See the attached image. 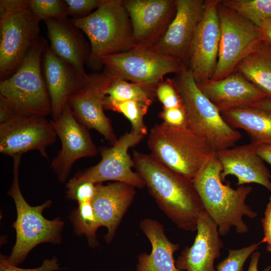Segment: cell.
<instances>
[{"instance_id": "1", "label": "cell", "mask_w": 271, "mask_h": 271, "mask_svg": "<svg viewBox=\"0 0 271 271\" xmlns=\"http://www.w3.org/2000/svg\"><path fill=\"white\" fill-rule=\"evenodd\" d=\"M137 172L159 207L177 226L194 231L205 210L192 180L170 170L151 155L134 151Z\"/></svg>"}, {"instance_id": "2", "label": "cell", "mask_w": 271, "mask_h": 271, "mask_svg": "<svg viewBox=\"0 0 271 271\" xmlns=\"http://www.w3.org/2000/svg\"><path fill=\"white\" fill-rule=\"evenodd\" d=\"M222 166L214 154L192 179L205 211L217 225L220 236L234 227L237 233H247L248 227L243 217L253 219L257 213L245 201L252 189L239 186L237 189L224 184L221 179Z\"/></svg>"}, {"instance_id": "3", "label": "cell", "mask_w": 271, "mask_h": 271, "mask_svg": "<svg viewBox=\"0 0 271 271\" xmlns=\"http://www.w3.org/2000/svg\"><path fill=\"white\" fill-rule=\"evenodd\" d=\"M71 21L89 40L90 54L86 64L94 71L103 67L104 57L133 48L131 23L122 0H104L87 17Z\"/></svg>"}, {"instance_id": "4", "label": "cell", "mask_w": 271, "mask_h": 271, "mask_svg": "<svg viewBox=\"0 0 271 271\" xmlns=\"http://www.w3.org/2000/svg\"><path fill=\"white\" fill-rule=\"evenodd\" d=\"M147 144L158 161L191 180L215 154L207 141L188 126L176 127L164 122L151 129Z\"/></svg>"}, {"instance_id": "5", "label": "cell", "mask_w": 271, "mask_h": 271, "mask_svg": "<svg viewBox=\"0 0 271 271\" xmlns=\"http://www.w3.org/2000/svg\"><path fill=\"white\" fill-rule=\"evenodd\" d=\"M46 42L41 37L17 70L0 81V101L15 115H51V103L42 70Z\"/></svg>"}, {"instance_id": "6", "label": "cell", "mask_w": 271, "mask_h": 271, "mask_svg": "<svg viewBox=\"0 0 271 271\" xmlns=\"http://www.w3.org/2000/svg\"><path fill=\"white\" fill-rule=\"evenodd\" d=\"M172 79L185 110L188 126L217 152L233 147L241 140L240 132L224 120L214 105L197 86L192 72L185 64Z\"/></svg>"}, {"instance_id": "7", "label": "cell", "mask_w": 271, "mask_h": 271, "mask_svg": "<svg viewBox=\"0 0 271 271\" xmlns=\"http://www.w3.org/2000/svg\"><path fill=\"white\" fill-rule=\"evenodd\" d=\"M21 156L16 155L13 157V179L7 193L14 200L17 215L13 225L16 232V241L7 259L16 266L22 263L36 245L45 242L60 243L64 224L58 217L50 220L43 216V212L50 207L51 200H48L39 206H31L24 198L19 183Z\"/></svg>"}, {"instance_id": "8", "label": "cell", "mask_w": 271, "mask_h": 271, "mask_svg": "<svg viewBox=\"0 0 271 271\" xmlns=\"http://www.w3.org/2000/svg\"><path fill=\"white\" fill-rule=\"evenodd\" d=\"M184 63L152 48L133 47L104 57V70L111 75L138 84L155 96L158 84L167 74L180 72Z\"/></svg>"}, {"instance_id": "9", "label": "cell", "mask_w": 271, "mask_h": 271, "mask_svg": "<svg viewBox=\"0 0 271 271\" xmlns=\"http://www.w3.org/2000/svg\"><path fill=\"white\" fill-rule=\"evenodd\" d=\"M218 13L220 27L218 58L211 80L223 79L232 73L240 61L263 41L258 26L243 18L220 1Z\"/></svg>"}, {"instance_id": "10", "label": "cell", "mask_w": 271, "mask_h": 271, "mask_svg": "<svg viewBox=\"0 0 271 271\" xmlns=\"http://www.w3.org/2000/svg\"><path fill=\"white\" fill-rule=\"evenodd\" d=\"M40 22L29 8L0 17V78L20 67L40 36Z\"/></svg>"}, {"instance_id": "11", "label": "cell", "mask_w": 271, "mask_h": 271, "mask_svg": "<svg viewBox=\"0 0 271 271\" xmlns=\"http://www.w3.org/2000/svg\"><path fill=\"white\" fill-rule=\"evenodd\" d=\"M57 136L46 116L14 115L0 123V152L13 157L37 151L47 158V149L55 143Z\"/></svg>"}, {"instance_id": "12", "label": "cell", "mask_w": 271, "mask_h": 271, "mask_svg": "<svg viewBox=\"0 0 271 271\" xmlns=\"http://www.w3.org/2000/svg\"><path fill=\"white\" fill-rule=\"evenodd\" d=\"M145 135L131 130L122 135L110 148L101 147V159L96 165L78 172L72 178L79 181L93 183L114 181L142 188L145 186L141 177L131 170L134 164L128 154V149L139 144Z\"/></svg>"}, {"instance_id": "13", "label": "cell", "mask_w": 271, "mask_h": 271, "mask_svg": "<svg viewBox=\"0 0 271 271\" xmlns=\"http://www.w3.org/2000/svg\"><path fill=\"white\" fill-rule=\"evenodd\" d=\"M61 143V150L53 159L51 168L58 180H67L74 163L84 157H94L98 150L86 128L74 116L68 103L61 115L50 120Z\"/></svg>"}, {"instance_id": "14", "label": "cell", "mask_w": 271, "mask_h": 271, "mask_svg": "<svg viewBox=\"0 0 271 271\" xmlns=\"http://www.w3.org/2000/svg\"><path fill=\"white\" fill-rule=\"evenodd\" d=\"M220 1H206L203 15L192 42L188 67L197 85L211 80L216 67L220 41L218 13Z\"/></svg>"}, {"instance_id": "15", "label": "cell", "mask_w": 271, "mask_h": 271, "mask_svg": "<svg viewBox=\"0 0 271 271\" xmlns=\"http://www.w3.org/2000/svg\"><path fill=\"white\" fill-rule=\"evenodd\" d=\"M131 23L133 47L150 48L167 31L176 13L175 0H122Z\"/></svg>"}, {"instance_id": "16", "label": "cell", "mask_w": 271, "mask_h": 271, "mask_svg": "<svg viewBox=\"0 0 271 271\" xmlns=\"http://www.w3.org/2000/svg\"><path fill=\"white\" fill-rule=\"evenodd\" d=\"M205 2L175 0L176 13L173 19L163 37L150 48L178 59L188 66L192 42L203 15Z\"/></svg>"}, {"instance_id": "17", "label": "cell", "mask_w": 271, "mask_h": 271, "mask_svg": "<svg viewBox=\"0 0 271 271\" xmlns=\"http://www.w3.org/2000/svg\"><path fill=\"white\" fill-rule=\"evenodd\" d=\"M109 78L104 70L89 74L84 85L71 95L67 103L79 122L87 129H95L113 145L117 139L103 107Z\"/></svg>"}, {"instance_id": "18", "label": "cell", "mask_w": 271, "mask_h": 271, "mask_svg": "<svg viewBox=\"0 0 271 271\" xmlns=\"http://www.w3.org/2000/svg\"><path fill=\"white\" fill-rule=\"evenodd\" d=\"M42 70L51 103V115L56 120L71 95L81 88L87 78L82 77L69 63L56 56L46 42L42 57Z\"/></svg>"}, {"instance_id": "19", "label": "cell", "mask_w": 271, "mask_h": 271, "mask_svg": "<svg viewBox=\"0 0 271 271\" xmlns=\"http://www.w3.org/2000/svg\"><path fill=\"white\" fill-rule=\"evenodd\" d=\"M196 230L193 244L184 248L175 265L182 271H216L214 262L220 257L224 243L217 225L205 210L198 219Z\"/></svg>"}, {"instance_id": "20", "label": "cell", "mask_w": 271, "mask_h": 271, "mask_svg": "<svg viewBox=\"0 0 271 271\" xmlns=\"http://www.w3.org/2000/svg\"><path fill=\"white\" fill-rule=\"evenodd\" d=\"M222 166L220 177L223 182L228 175L237 179V185L256 183L271 192L270 172L264 161L257 154L251 143L223 149L215 152Z\"/></svg>"}, {"instance_id": "21", "label": "cell", "mask_w": 271, "mask_h": 271, "mask_svg": "<svg viewBox=\"0 0 271 271\" xmlns=\"http://www.w3.org/2000/svg\"><path fill=\"white\" fill-rule=\"evenodd\" d=\"M95 185L96 192L91 203L100 227L104 226L107 229L104 238L109 243L134 199L135 187L120 182L106 185L102 183Z\"/></svg>"}, {"instance_id": "22", "label": "cell", "mask_w": 271, "mask_h": 271, "mask_svg": "<svg viewBox=\"0 0 271 271\" xmlns=\"http://www.w3.org/2000/svg\"><path fill=\"white\" fill-rule=\"evenodd\" d=\"M47 28L49 45L58 57L71 64L83 78L84 65L90 54V45L85 40L82 32L71 20L50 19L44 21Z\"/></svg>"}, {"instance_id": "23", "label": "cell", "mask_w": 271, "mask_h": 271, "mask_svg": "<svg viewBox=\"0 0 271 271\" xmlns=\"http://www.w3.org/2000/svg\"><path fill=\"white\" fill-rule=\"evenodd\" d=\"M197 86L220 113L250 106L266 98L261 91L235 71L223 79L210 80Z\"/></svg>"}, {"instance_id": "24", "label": "cell", "mask_w": 271, "mask_h": 271, "mask_svg": "<svg viewBox=\"0 0 271 271\" xmlns=\"http://www.w3.org/2000/svg\"><path fill=\"white\" fill-rule=\"evenodd\" d=\"M139 226L152 248L150 254L144 252L138 256L136 271H182L177 268L174 258L180 245L168 238L163 225L156 220L145 218Z\"/></svg>"}, {"instance_id": "25", "label": "cell", "mask_w": 271, "mask_h": 271, "mask_svg": "<svg viewBox=\"0 0 271 271\" xmlns=\"http://www.w3.org/2000/svg\"><path fill=\"white\" fill-rule=\"evenodd\" d=\"M232 128L242 129L254 145H271V112L253 106L230 109L220 113Z\"/></svg>"}, {"instance_id": "26", "label": "cell", "mask_w": 271, "mask_h": 271, "mask_svg": "<svg viewBox=\"0 0 271 271\" xmlns=\"http://www.w3.org/2000/svg\"><path fill=\"white\" fill-rule=\"evenodd\" d=\"M107 73L109 78L104 91V110H108L114 104L129 100L143 102L149 105L151 104L154 96L141 86Z\"/></svg>"}, {"instance_id": "27", "label": "cell", "mask_w": 271, "mask_h": 271, "mask_svg": "<svg viewBox=\"0 0 271 271\" xmlns=\"http://www.w3.org/2000/svg\"><path fill=\"white\" fill-rule=\"evenodd\" d=\"M234 71L241 74L271 99V70L256 48L239 62Z\"/></svg>"}, {"instance_id": "28", "label": "cell", "mask_w": 271, "mask_h": 271, "mask_svg": "<svg viewBox=\"0 0 271 271\" xmlns=\"http://www.w3.org/2000/svg\"><path fill=\"white\" fill-rule=\"evenodd\" d=\"M70 219L75 234L85 235L90 247L98 245L96 232L100 225L91 202L78 203L72 211Z\"/></svg>"}, {"instance_id": "29", "label": "cell", "mask_w": 271, "mask_h": 271, "mask_svg": "<svg viewBox=\"0 0 271 271\" xmlns=\"http://www.w3.org/2000/svg\"><path fill=\"white\" fill-rule=\"evenodd\" d=\"M221 3L257 26L271 18V0H223Z\"/></svg>"}, {"instance_id": "30", "label": "cell", "mask_w": 271, "mask_h": 271, "mask_svg": "<svg viewBox=\"0 0 271 271\" xmlns=\"http://www.w3.org/2000/svg\"><path fill=\"white\" fill-rule=\"evenodd\" d=\"M149 106L143 102L129 100L114 104L108 110L123 114L130 122L131 130L146 136L147 129L144 122V117Z\"/></svg>"}, {"instance_id": "31", "label": "cell", "mask_w": 271, "mask_h": 271, "mask_svg": "<svg viewBox=\"0 0 271 271\" xmlns=\"http://www.w3.org/2000/svg\"><path fill=\"white\" fill-rule=\"evenodd\" d=\"M29 9L39 21L68 18L66 4L61 0H29Z\"/></svg>"}, {"instance_id": "32", "label": "cell", "mask_w": 271, "mask_h": 271, "mask_svg": "<svg viewBox=\"0 0 271 271\" xmlns=\"http://www.w3.org/2000/svg\"><path fill=\"white\" fill-rule=\"evenodd\" d=\"M260 244L259 241L239 249H228L227 256L217 264L216 271H243L246 260Z\"/></svg>"}, {"instance_id": "33", "label": "cell", "mask_w": 271, "mask_h": 271, "mask_svg": "<svg viewBox=\"0 0 271 271\" xmlns=\"http://www.w3.org/2000/svg\"><path fill=\"white\" fill-rule=\"evenodd\" d=\"M66 197L78 203L91 202L96 192V185L91 182H79L71 178L66 184Z\"/></svg>"}, {"instance_id": "34", "label": "cell", "mask_w": 271, "mask_h": 271, "mask_svg": "<svg viewBox=\"0 0 271 271\" xmlns=\"http://www.w3.org/2000/svg\"><path fill=\"white\" fill-rule=\"evenodd\" d=\"M155 94L163 104V108H174L182 106L180 96L174 84L172 79L168 78L160 83Z\"/></svg>"}, {"instance_id": "35", "label": "cell", "mask_w": 271, "mask_h": 271, "mask_svg": "<svg viewBox=\"0 0 271 271\" xmlns=\"http://www.w3.org/2000/svg\"><path fill=\"white\" fill-rule=\"evenodd\" d=\"M68 16L72 19L83 18L90 15L93 10H96L104 0H64Z\"/></svg>"}, {"instance_id": "36", "label": "cell", "mask_w": 271, "mask_h": 271, "mask_svg": "<svg viewBox=\"0 0 271 271\" xmlns=\"http://www.w3.org/2000/svg\"><path fill=\"white\" fill-rule=\"evenodd\" d=\"M59 269L61 267L56 256L45 259L40 266L34 268L19 267L10 263L7 256L1 255L0 257V271H56Z\"/></svg>"}, {"instance_id": "37", "label": "cell", "mask_w": 271, "mask_h": 271, "mask_svg": "<svg viewBox=\"0 0 271 271\" xmlns=\"http://www.w3.org/2000/svg\"><path fill=\"white\" fill-rule=\"evenodd\" d=\"M163 122L172 126L185 127L188 126L186 114L183 106L174 108H163L160 114Z\"/></svg>"}, {"instance_id": "38", "label": "cell", "mask_w": 271, "mask_h": 271, "mask_svg": "<svg viewBox=\"0 0 271 271\" xmlns=\"http://www.w3.org/2000/svg\"><path fill=\"white\" fill-rule=\"evenodd\" d=\"M29 0H1L0 17L29 9Z\"/></svg>"}, {"instance_id": "39", "label": "cell", "mask_w": 271, "mask_h": 271, "mask_svg": "<svg viewBox=\"0 0 271 271\" xmlns=\"http://www.w3.org/2000/svg\"><path fill=\"white\" fill-rule=\"evenodd\" d=\"M264 236L260 243L266 244V250L271 252V197L265 208L264 217L261 219Z\"/></svg>"}, {"instance_id": "40", "label": "cell", "mask_w": 271, "mask_h": 271, "mask_svg": "<svg viewBox=\"0 0 271 271\" xmlns=\"http://www.w3.org/2000/svg\"><path fill=\"white\" fill-rule=\"evenodd\" d=\"M258 27L261 33L263 40L271 46V18L262 21Z\"/></svg>"}, {"instance_id": "41", "label": "cell", "mask_w": 271, "mask_h": 271, "mask_svg": "<svg viewBox=\"0 0 271 271\" xmlns=\"http://www.w3.org/2000/svg\"><path fill=\"white\" fill-rule=\"evenodd\" d=\"M256 49L262 55L271 70V46L263 40L257 45Z\"/></svg>"}, {"instance_id": "42", "label": "cell", "mask_w": 271, "mask_h": 271, "mask_svg": "<svg viewBox=\"0 0 271 271\" xmlns=\"http://www.w3.org/2000/svg\"><path fill=\"white\" fill-rule=\"evenodd\" d=\"M256 151L259 156L264 161L271 165V145H255Z\"/></svg>"}, {"instance_id": "43", "label": "cell", "mask_w": 271, "mask_h": 271, "mask_svg": "<svg viewBox=\"0 0 271 271\" xmlns=\"http://www.w3.org/2000/svg\"><path fill=\"white\" fill-rule=\"evenodd\" d=\"M251 256L250 261L247 271H258V264L260 256V253L258 251L253 252ZM271 265H268L263 271H270Z\"/></svg>"}, {"instance_id": "44", "label": "cell", "mask_w": 271, "mask_h": 271, "mask_svg": "<svg viewBox=\"0 0 271 271\" xmlns=\"http://www.w3.org/2000/svg\"><path fill=\"white\" fill-rule=\"evenodd\" d=\"M15 115L12 110L5 103L0 101V123H3Z\"/></svg>"}, {"instance_id": "45", "label": "cell", "mask_w": 271, "mask_h": 271, "mask_svg": "<svg viewBox=\"0 0 271 271\" xmlns=\"http://www.w3.org/2000/svg\"><path fill=\"white\" fill-rule=\"evenodd\" d=\"M250 106L260 108L271 112V99L264 98L260 100Z\"/></svg>"}, {"instance_id": "46", "label": "cell", "mask_w": 271, "mask_h": 271, "mask_svg": "<svg viewBox=\"0 0 271 271\" xmlns=\"http://www.w3.org/2000/svg\"><path fill=\"white\" fill-rule=\"evenodd\" d=\"M270 179H271V175H270Z\"/></svg>"}]
</instances>
